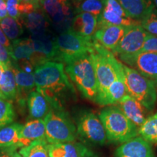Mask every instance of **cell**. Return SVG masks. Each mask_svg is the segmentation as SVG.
<instances>
[{"label":"cell","mask_w":157,"mask_h":157,"mask_svg":"<svg viewBox=\"0 0 157 157\" xmlns=\"http://www.w3.org/2000/svg\"><path fill=\"white\" fill-rule=\"evenodd\" d=\"M21 23L30 31L31 34L49 30L50 22L44 12L39 6L34 11L26 15H21Z\"/></svg>","instance_id":"44dd1931"},{"label":"cell","mask_w":157,"mask_h":157,"mask_svg":"<svg viewBox=\"0 0 157 157\" xmlns=\"http://www.w3.org/2000/svg\"><path fill=\"white\" fill-rule=\"evenodd\" d=\"M152 2H153V3L154 4L155 7H157V0H152Z\"/></svg>","instance_id":"7bdbcfd3"},{"label":"cell","mask_w":157,"mask_h":157,"mask_svg":"<svg viewBox=\"0 0 157 157\" xmlns=\"http://www.w3.org/2000/svg\"><path fill=\"white\" fill-rule=\"evenodd\" d=\"M138 134L149 143H157V113L146 118L138 128Z\"/></svg>","instance_id":"4dcf8cb0"},{"label":"cell","mask_w":157,"mask_h":157,"mask_svg":"<svg viewBox=\"0 0 157 157\" xmlns=\"http://www.w3.org/2000/svg\"><path fill=\"white\" fill-rule=\"evenodd\" d=\"M39 5L59 34L71 28L75 13L70 0H40Z\"/></svg>","instance_id":"9c48e42d"},{"label":"cell","mask_w":157,"mask_h":157,"mask_svg":"<svg viewBox=\"0 0 157 157\" xmlns=\"http://www.w3.org/2000/svg\"><path fill=\"white\" fill-rule=\"evenodd\" d=\"M76 131L82 139L92 144L103 146L106 142V134L101 119L90 111H84L78 116Z\"/></svg>","instance_id":"30bf717a"},{"label":"cell","mask_w":157,"mask_h":157,"mask_svg":"<svg viewBox=\"0 0 157 157\" xmlns=\"http://www.w3.org/2000/svg\"><path fill=\"white\" fill-rule=\"evenodd\" d=\"M45 138L48 144L70 143L76 140V127L64 109L51 108L44 118Z\"/></svg>","instance_id":"5b68a950"},{"label":"cell","mask_w":157,"mask_h":157,"mask_svg":"<svg viewBox=\"0 0 157 157\" xmlns=\"http://www.w3.org/2000/svg\"><path fill=\"white\" fill-rule=\"evenodd\" d=\"M148 34L140 23L127 27L120 42L111 52L119 61L129 66L142 50Z\"/></svg>","instance_id":"ba28073f"},{"label":"cell","mask_w":157,"mask_h":157,"mask_svg":"<svg viewBox=\"0 0 157 157\" xmlns=\"http://www.w3.org/2000/svg\"><path fill=\"white\" fill-rule=\"evenodd\" d=\"M82 157H98L97 154H95L93 151H92L91 150L88 149V150L86 151L85 154Z\"/></svg>","instance_id":"60d3db41"},{"label":"cell","mask_w":157,"mask_h":157,"mask_svg":"<svg viewBox=\"0 0 157 157\" xmlns=\"http://www.w3.org/2000/svg\"><path fill=\"white\" fill-rule=\"evenodd\" d=\"M95 68L98 83V103L106 93L109 86L123 71L122 63L117 60L111 51L107 50L94 41L93 52L90 53Z\"/></svg>","instance_id":"7a4b0ae2"},{"label":"cell","mask_w":157,"mask_h":157,"mask_svg":"<svg viewBox=\"0 0 157 157\" xmlns=\"http://www.w3.org/2000/svg\"><path fill=\"white\" fill-rule=\"evenodd\" d=\"M117 106L124 114L139 128L146 120V109L135 98L127 94L121 98Z\"/></svg>","instance_id":"2e32d148"},{"label":"cell","mask_w":157,"mask_h":157,"mask_svg":"<svg viewBox=\"0 0 157 157\" xmlns=\"http://www.w3.org/2000/svg\"><path fill=\"white\" fill-rule=\"evenodd\" d=\"M0 43H1L2 45H4L5 48H7V49H8V50L10 52V49H11L12 44H10V42L8 38L6 36L5 33L3 32L1 26H0Z\"/></svg>","instance_id":"f35d334b"},{"label":"cell","mask_w":157,"mask_h":157,"mask_svg":"<svg viewBox=\"0 0 157 157\" xmlns=\"http://www.w3.org/2000/svg\"><path fill=\"white\" fill-rule=\"evenodd\" d=\"M127 94V91L125 85L124 74L123 71L116 78L115 81L109 86L106 93L98 104L102 106H105V105L109 106L113 104H117Z\"/></svg>","instance_id":"603a6c76"},{"label":"cell","mask_w":157,"mask_h":157,"mask_svg":"<svg viewBox=\"0 0 157 157\" xmlns=\"http://www.w3.org/2000/svg\"><path fill=\"white\" fill-rule=\"evenodd\" d=\"M29 116L32 119H40L46 117L51 105L48 100L38 91H33L27 98Z\"/></svg>","instance_id":"cb8c5ba5"},{"label":"cell","mask_w":157,"mask_h":157,"mask_svg":"<svg viewBox=\"0 0 157 157\" xmlns=\"http://www.w3.org/2000/svg\"><path fill=\"white\" fill-rule=\"evenodd\" d=\"M105 0H71L75 15L87 13L98 17L101 14Z\"/></svg>","instance_id":"83f0119b"},{"label":"cell","mask_w":157,"mask_h":157,"mask_svg":"<svg viewBox=\"0 0 157 157\" xmlns=\"http://www.w3.org/2000/svg\"><path fill=\"white\" fill-rule=\"evenodd\" d=\"M34 52V46L31 39H16L13 41L10 50L11 58L15 62L22 60H29Z\"/></svg>","instance_id":"484cf974"},{"label":"cell","mask_w":157,"mask_h":157,"mask_svg":"<svg viewBox=\"0 0 157 157\" xmlns=\"http://www.w3.org/2000/svg\"><path fill=\"white\" fill-rule=\"evenodd\" d=\"M107 140L113 143H124L137 137L138 128L124 114L117 105H109L100 112Z\"/></svg>","instance_id":"3957f363"},{"label":"cell","mask_w":157,"mask_h":157,"mask_svg":"<svg viewBox=\"0 0 157 157\" xmlns=\"http://www.w3.org/2000/svg\"><path fill=\"white\" fill-rule=\"evenodd\" d=\"M20 2L21 0H5L7 14L10 17L15 19H19L21 17L18 10Z\"/></svg>","instance_id":"836d02e7"},{"label":"cell","mask_w":157,"mask_h":157,"mask_svg":"<svg viewBox=\"0 0 157 157\" xmlns=\"http://www.w3.org/2000/svg\"><path fill=\"white\" fill-rule=\"evenodd\" d=\"M129 67L134 68L145 77L157 83L156 52H139L133 59Z\"/></svg>","instance_id":"9a60e30c"},{"label":"cell","mask_w":157,"mask_h":157,"mask_svg":"<svg viewBox=\"0 0 157 157\" xmlns=\"http://www.w3.org/2000/svg\"><path fill=\"white\" fill-rule=\"evenodd\" d=\"M116 157H155L149 143L137 136L117 148Z\"/></svg>","instance_id":"5bb4252c"},{"label":"cell","mask_w":157,"mask_h":157,"mask_svg":"<svg viewBox=\"0 0 157 157\" xmlns=\"http://www.w3.org/2000/svg\"><path fill=\"white\" fill-rule=\"evenodd\" d=\"M56 61L68 64L80 57L91 53L94 40L84 38L71 29L56 37Z\"/></svg>","instance_id":"52a82bcc"},{"label":"cell","mask_w":157,"mask_h":157,"mask_svg":"<svg viewBox=\"0 0 157 157\" xmlns=\"http://www.w3.org/2000/svg\"><path fill=\"white\" fill-rule=\"evenodd\" d=\"M127 27L119 25H103L98 27L93 36V40L107 50H114L123 35Z\"/></svg>","instance_id":"4fadbf2b"},{"label":"cell","mask_w":157,"mask_h":157,"mask_svg":"<svg viewBox=\"0 0 157 157\" xmlns=\"http://www.w3.org/2000/svg\"><path fill=\"white\" fill-rule=\"evenodd\" d=\"M15 119L13 103L0 98V129L11 124Z\"/></svg>","instance_id":"1f68e13d"},{"label":"cell","mask_w":157,"mask_h":157,"mask_svg":"<svg viewBox=\"0 0 157 157\" xmlns=\"http://www.w3.org/2000/svg\"><path fill=\"white\" fill-rule=\"evenodd\" d=\"M17 86L15 74L11 66L5 68V80L0 87V98L12 103L16 100Z\"/></svg>","instance_id":"4316f807"},{"label":"cell","mask_w":157,"mask_h":157,"mask_svg":"<svg viewBox=\"0 0 157 157\" xmlns=\"http://www.w3.org/2000/svg\"><path fill=\"white\" fill-rule=\"evenodd\" d=\"M18 153L21 157H50L48 143L46 140L33 141L20 149Z\"/></svg>","instance_id":"f1b7e54d"},{"label":"cell","mask_w":157,"mask_h":157,"mask_svg":"<svg viewBox=\"0 0 157 157\" xmlns=\"http://www.w3.org/2000/svg\"><path fill=\"white\" fill-rule=\"evenodd\" d=\"M34 74L36 91L48 100L52 109H64L66 101L75 95L62 63H45L36 67Z\"/></svg>","instance_id":"6da1fadb"},{"label":"cell","mask_w":157,"mask_h":157,"mask_svg":"<svg viewBox=\"0 0 157 157\" xmlns=\"http://www.w3.org/2000/svg\"><path fill=\"white\" fill-rule=\"evenodd\" d=\"M140 24L148 34L157 36V9H154L150 14L140 21Z\"/></svg>","instance_id":"d6a6232c"},{"label":"cell","mask_w":157,"mask_h":157,"mask_svg":"<svg viewBox=\"0 0 157 157\" xmlns=\"http://www.w3.org/2000/svg\"><path fill=\"white\" fill-rule=\"evenodd\" d=\"M136 23L139 22L131 19L126 14L117 0H105L103 11L98 18V27L103 25L128 27Z\"/></svg>","instance_id":"7c38bea8"},{"label":"cell","mask_w":157,"mask_h":157,"mask_svg":"<svg viewBox=\"0 0 157 157\" xmlns=\"http://www.w3.org/2000/svg\"><path fill=\"white\" fill-rule=\"evenodd\" d=\"M8 49L0 43V64L4 66H11L13 62Z\"/></svg>","instance_id":"d590c367"},{"label":"cell","mask_w":157,"mask_h":157,"mask_svg":"<svg viewBox=\"0 0 157 157\" xmlns=\"http://www.w3.org/2000/svg\"><path fill=\"white\" fill-rule=\"evenodd\" d=\"M17 66H18L20 69H21L23 71L27 72V73L34 74V66H33L31 61L29 60H19L17 62Z\"/></svg>","instance_id":"8d00e7d4"},{"label":"cell","mask_w":157,"mask_h":157,"mask_svg":"<svg viewBox=\"0 0 157 157\" xmlns=\"http://www.w3.org/2000/svg\"><path fill=\"white\" fill-rule=\"evenodd\" d=\"M50 157H51V156H50Z\"/></svg>","instance_id":"ee69618b"},{"label":"cell","mask_w":157,"mask_h":157,"mask_svg":"<svg viewBox=\"0 0 157 157\" xmlns=\"http://www.w3.org/2000/svg\"><path fill=\"white\" fill-rule=\"evenodd\" d=\"M45 124L44 119H33L23 125L20 138L23 146H26L33 141L46 140L45 138Z\"/></svg>","instance_id":"ffe728a7"},{"label":"cell","mask_w":157,"mask_h":157,"mask_svg":"<svg viewBox=\"0 0 157 157\" xmlns=\"http://www.w3.org/2000/svg\"><path fill=\"white\" fill-rule=\"evenodd\" d=\"M12 68L15 74V82L17 86V98L19 104L24 105L27 98L31 92L34 91L35 86L34 73H27L20 69L16 63H13Z\"/></svg>","instance_id":"e0dca14e"},{"label":"cell","mask_w":157,"mask_h":157,"mask_svg":"<svg viewBox=\"0 0 157 157\" xmlns=\"http://www.w3.org/2000/svg\"><path fill=\"white\" fill-rule=\"evenodd\" d=\"M51 157H82L88 148L81 143L70 142L48 144Z\"/></svg>","instance_id":"7402d4cb"},{"label":"cell","mask_w":157,"mask_h":157,"mask_svg":"<svg viewBox=\"0 0 157 157\" xmlns=\"http://www.w3.org/2000/svg\"><path fill=\"white\" fill-rule=\"evenodd\" d=\"M34 52L30 61L34 68L47 62L56 61L57 56L56 38H54L50 31H41L31 34Z\"/></svg>","instance_id":"8fae6325"},{"label":"cell","mask_w":157,"mask_h":157,"mask_svg":"<svg viewBox=\"0 0 157 157\" xmlns=\"http://www.w3.org/2000/svg\"><path fill=\"white\" fill-rule=\"evenodd\" d=\"M15 148H0V157H21L19 153Z\"/></svg>","instance_id":"74e56055"},{"label":"cell","mask_w":157,"mask_h":157,"mask_svg":"<svg viewBox=\"0 0 157 157\" xmlns=\"http://www.w3.org/2000/svg\"><path fill=\"white\" fill-rule=\"evenodd\" d=\"M66 72L82 95L95 103L98 83L91 55H85L66 64Z\"/></svg>","instance_id":"277c9868"},{"label":"cell","mask_w":157,"mask_h":157,"mask_svg":"<svg viewBox=\"0 0 157 157\" xmlns=\"http://www.w3.org/2000/svg\"><path fill=\"white\" fill-rule=\"evenodd\" d=\"M126 14L137 22L143 18L156 8L152 0H117Z\"/></svg>","instance_id":"ac0fdd59"},{"label":"cell","mask_w":157,"mask_h":157,"mask_svg":"<svg viewBox=\"0 0 157 157\" xmlns=\"http://www.w3.org/2000/svg\"><path fill=\"white\" fill-rule=\"evenodd\" d=\"M127 94L139 101L147 111L154 110L157 99L156 82L122 63Z\"/></svg>","instance_id":"8992f818"},{"label":"cell","mask_w":157,"mask_h":157,"mask_svg":"<svg viewBox=\"0 0 157 157\" xmlns=\"http://www.w3.org/2000/svg\"><path fill=\"white\" fill-rule=\"evenodd\" d=\"M140 52H151L157 53V36L149 34Z\"/></svg>","instance_id":"e575fe53"},{"label":"cell","mask_w":157,"mask_h":157,"mask_svg":"<svg viewBox=\"0 0 157 157\" xmlns=\"http://www.w3.org/2000/svg\"><path fill=\"white\" fill-rule=\"evenodd\" d=\"M23 125L18 123H13L0 129V148H23V144L20 138V132Z\"/></svg>","instance_id":"d4e9b609"},{"label":"cell","mask_w":157,"mask_h":157,"mask_svg":"<svg viewBox=\"0 0 157 157\" xmlns=\"http://www.w3.org/2000/svg\"><path fill=\"white\" fill-rule=\"evenodd\" d=\"M7 5L5 0H0V21L7 16Z\"/></svg>","instance_id":"ab89813d"},{"label":"cell","mask_w":157,"mask_h":157,"mask_svg":"<svg viewBox=\"0 0 157 157\" xmlns=\"http://www.w3.org/2000/svg\"><path fill=\"white\" fill-rule=\"evenodd\" d=\"M0 26L9 40L15 41L23 33V24L19 19L7 16L0 21Z\"/></svg>","instance_id":"f546056e"},{"label":"cell","mask_w":157,"mask_h":157,"mask_svg":"<svg viewBox=\"0 0 157 157\" xmlns=\"http://www.w3.org/2000/svg\"><path fill=\"white\" fill-rule=\"evenodd\" d=\"M22 2H30L33 4H39L40 0H21Z\"/></svg>","instance_id":"b9f144b4"},{"label":"cell","mask_w":157,"mask_h":157,"mask_svg":"<svg viewBox=\"0 0 157 157\" xmlns=\"http://www.w3.org/2000/svg\"><path fill=\"white\" fill-rule=\"evenodd\" d=\"M98 18L95 15L87 13H78L74 17L71 29L80 36L93 40L97 30Z\"/></svg>","instance_id":"d6986e66"}]
</instances>
